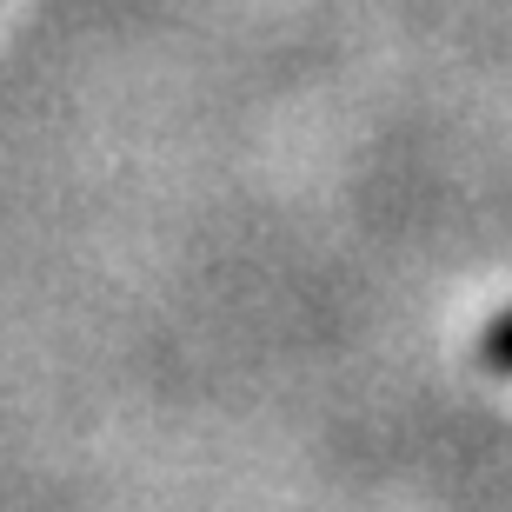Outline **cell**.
<instances>
[{"instance_id":"cell-1","label":"cell","mask_w":512,"mask_h":512,"mask_svg":"<svg viewBox=\"0 0 512 512\" xmlns=\"http://www.w3.org/2000/svg\"><path fill=\"white\" fill-rule=\"evenodd\" d=\"M506 333H512V313L499 306L493 320H486V366H493V373H506Z\"/></svg>"}]
</instances>
